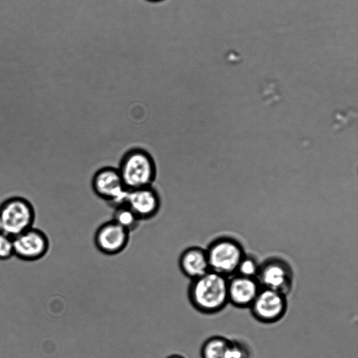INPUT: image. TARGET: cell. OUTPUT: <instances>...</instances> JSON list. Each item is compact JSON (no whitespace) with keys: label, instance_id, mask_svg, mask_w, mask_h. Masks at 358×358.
Returning <instances> with one entry per match:
<instances>
[{"label":"cell","instance_id":"obj_15","mask_svg":"<svg viewBox=\"0 0 358 358\" xmlns=\"http://www.w3.org/2000/svg\"><path fill=\"white\" fill-rule=\"evenodd\" d=\"M259 265L260 263L254 256L245 253L238 266L236 274L257 278Z\"/></svg>","mask_w":358,"mask_h":358},{"label":"cell","instance_id":"obj_8","mask_svg":"<svg viewBox=\"0 0 358 358\" xmlns=\"http://www.w3.org/2000/svg\"><path fill=\"white\" fill-rule=\"evenodd\" d=\"M14 255L21 260L34 262L48 252L50 241L42 230L31 227L13 238Z\"/></svg>","mask_w":358,"mask_h":358},{"label":"cell","instance_id":"obj_1","mask_svg":"<svg viewBox=\"0 0 358 358\" xmlns=\"http://www.w3.org/2000/svg\"><path fill=\"white\" fill-rule=\"evenodd\" d=\"M227 285V277L210 270L191 280L187 291L189 301L203 314L217 313L229 303Z\"/></svg>","mask_w":358,"mask_h":358},{"label":"cell","instance_id":"obj_12","mask_svg":"<svg viewBox=\"0 0 358 358\" xmlns=\"http://www.w3.org/2000/svg\"><path fill=\"white\" fill-rule=\"evenodd\" d=\"M200 355L201 358H249L250 355L244 343L222 336L207 338L201 345Z\"/></svg>","mask_w":358,"mask_h":358},{"label":"cell","instance_id":"obj_3","mask_svg":"<svg viewBox=\"0 0 358 358\" xmlns=\"http://www.w3.org/2000/svg\"><path fill=\"white\" fill-rule=\"evenodd\" d=\"M36 210L21 196H12L0 202V233L12 238L33 227Z\"/></svg>","mask_w":358,"mask_h":358},{"label":"cell","instance_id":"obj_9","mask_svg":"<svg viewBox=\"0 0 358 358\" xmlns=\"http://www.w3.org/2000/svg\"><path fill=\"white\" fill-rule=\"evenodd\" d=\"M129 232L110 220L102 224L94 234V244L96 248L107 255L121 252L127 245Z\"/></svg>","mask_w":358,"mask_h":358},{"label":"cell","instance_id":"obj_7","mask_svg":"<svg viewBox=\"0 0 358 358\" xmlns=\"http://www.w3.org/2000/svg\"><path fill=\"white\" fill-rule=\"evenodd\" d=\"M287 306V295L262 288L249 309L257 321L263 324H273L285 316Z\"/></svg>","mask_w":358,"mask_h":358},{"label":"cell","instance_id":"obj_10","mask_svg":"<svg viewBox=\"0 0 358 358\" xmlns=\"http://www.w3.org/2000/svg\"><path fill=\"white\" fill-rule=\"evenodd\" d=\"M140 220H148L157 215L161 206L158 192L152 187L128 190L125 203Z\"/></svg>","mask_w":358,"mask_h":358},{"label":"cell","instance_id":"obj_14","mask_svg":"<svg viewBox=\"0 0 358 358\" xmlns=\"http://www.w3.org/2000/svg\"><path fill=\"white\" fill-rule=\"evenodd\" d=\"M113 221L130 232L137 228L140 220L126 205L115 208Z\"/></svg>","mask_w":358,"mask_h":358},{"label":"cell","instance_id":"obj_16","mask_svg":"<svg viewBox=\"0 0 358 358\" xmlns=\"http://www.w3.org/2000/svg\"><path fill=\"white\" fill-rule=\"evenodd\" d=\"M14 256L13 238L0 233V260H7Z\"/></svg>","mask_w":358,"mask_h":358},{"label":"cell","instance_id":"obj_11","mask_svg":"<svg viewBox=\"0 0 358 358\" xmlns=\"http://www.w3.org/2000/svg\"><path fill=\"white\" fill-rule=\"evenodd\" d=\"M261 289L256 278L234 274L228 278L229 303L238 308H249Z\"/></svg>","mask_w":358,"mask_h":358},{"label":"cell","instance_id":"obj_13","mask_svg":"<svg viewBox=\"0 0 358 358\" xmlns=\"http://www.w3.org/2000/svg\"><path fill=\"white\" fill-rule=\"evenodd\" d=\"M178 264L181 272L191 280L210 271L206 249L198 246L189 247L183 250Z\"/></svg>","mask_w":358,"mask_h":358},{"label":"cell","instance_id":"obj_4","mask_svg":"<svg viewBox=\"0 0 358 358\" xmlns=\"http://www.w3.org/2000/svg\"><path fill=\"white\" fill-rule=\"evenodd\" d=\"M210 270L227 278L236 274L245 255L237 239L228 236L216 238L206 249Z\"/></svg>","mask_w":358,"mask_h":358},{"label":"cell","instance_id":"obj_2","mask_svg":"<svg viewBox=\"0 0 358 358\" xmlns=\"http://www.w3.org/2000/svg\"><path fill=\"white\" fill-rule=\"evenodd\" d=\"M127 190L152 186L157 169L152 155L141 148H133L122 157L117 168Z\"/></svg>","mask_w":358,"mask_h":358},{"label":"cell","instance_id":"obj_6","mask_svg":"<svg viewBox=\"0 0 358 358\" xmlns=\"http://www.w3.org/2000/svg\"><path fill=\"white\" fill-rule=\"evenodd\" d=\"M92 188L96 196L115 208L124 205L128 190L117 168L103 167L94 174Z\"/></svg>","mask_w":358,"mask_h":358},{"label":"cell","instance_id":"obj_18","mask_svg":"<svg viewBox=\"0 0 358 358\" xmlns=\"http://www.w3.org/2000/svg\"><path fill=\"white\" fill-rule=\"evenodd\" d=\"M148 1H150V2H159V1H162L163 0H147Z\"/></svg>","mask_w":358,"mask_h":358},{"label":"cell","instance_id":"obj_17","mask_svg":"<svg viewBox=\"0 0 358 358\" xmlns=\"http://www.w3.org/2000/svg\"><path fill=\"white\" fill-rule=\"evenodd\" d=\"M166 358H185V357H184L183 356H182L180 355L173 354V355H171L167 357Z\"/></svg>","mask_w":358,"mask_h":358},{"label":"cell","instance_id":"obj_5","mask_svg":"<svg viewBox=\"0 0 358 358\" xmlns=\"http://www.w3.org/2000/svg\"><path fill=\"white\" fill-rule=\"evenodd\" d=\"M257 279L262 288L288 295L294 284V272L291 265L284 259L271 257L260 263Z\"/></svg>","mask_w":358,"mask_h":358}]
</instances>
